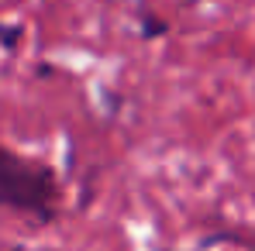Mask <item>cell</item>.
I'll return each mask as SVG.
<instances>
[{
	"mask_svg": "<svg viewBox=\"0 0 255 251\" xmlns=\"http://www.w3.org/2000/svg\"><path fill=\"white\" fill-rule=\"evenodd\" d=\"M0 207L31 213L38 220H52L59 207L55 172L38 159H24L0 145Z\"/></svg>",
	"mask_w": 255,
	"mask_h": 251,
	"instance_id": "cell-1",
	"label": "cell"
}]
</instances>
